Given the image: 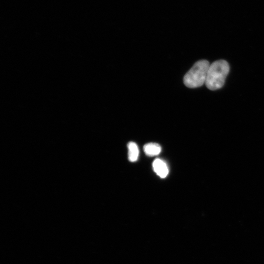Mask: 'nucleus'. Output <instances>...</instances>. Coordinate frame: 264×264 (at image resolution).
<instances>
[{
    "instance_id": "obj_1",
    "label": "nucleus",
    "mask_w": 264,
    "mask_h": 264,
    "mask_svg": "<svg viewBox=\"0 0 264 264\" xmlns=\"http://www.w3.org/2000/svg\"><path fill=\"white\" fill-rule=\"evenodd\" d=\"M230 66L225 60H217L210 65L207 72L205 85L211 90L221 88L229 73Z\"/></svg>"
},
{
    "instance_id": "obj_2",
    "label": "nucleus",
    "mask_w": 264,
    "mask_h": 264,
    "mask_svg": "<svg viewBox=\"0 0 264 264\" xmlns=\"http://www.w3.org/2000/svg\"><path fill=\"white\" fill-rule=\"evenodd\" d=\"M210 64L206 60L197 61L185 74L183 83L189 88H197L202 86L206 80Z\"/></svg>"
},
{
    "instance_id": "obj_3",
    "label": "nucleus",
    "mask_w": 264,
    "mask_h": 264,
    "mask_svg": "<svg viewBox=\"0 0 264 264\" xmlns=\"http://www.w3.org/2000/svg\"><path fill=\"white\" fill-rule=\"evenodd\" d=\"M153 168L154 172L161 178H165L168 174V166L166 163L161 159L156 158L154 161Z\"/></svg>"
},
{
    "instance_id": "obj_4",
    "label": "nucleus",
    "mask_w": 264,
    "mask_h": 264,
    "mask_svg": "<svg viewBox=\"0 0 264 264\" xmlns=\"http://www.w3.org/2000/svg\"><path fill=\"white\" fill-rule=\"evenodd\" d=\"M143 150L146 155L153 156L158 155L161 152V148L157 143H149L144 146Z\"/></svg>"
},
{
    "instance_id": "obj_5",
    "label": "nucleus",
    "mask_w": 264,
    "mask_h": 264,
    "mask_svg": "<svg viewBox=\"0 0 264 264\" xmlns=\"http://www.w3.org/2000/svg\"><path fill=\"white\" fill-rule=\"evenodd\" d=\"M128 159L131 162L136 161L139 155V150L137 145L133 142L128 143Z\"/></svg>"
}]
</instances>
